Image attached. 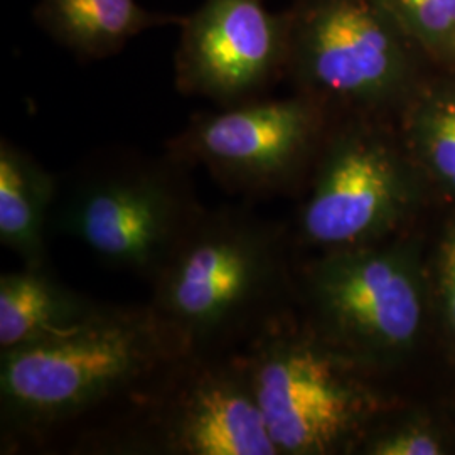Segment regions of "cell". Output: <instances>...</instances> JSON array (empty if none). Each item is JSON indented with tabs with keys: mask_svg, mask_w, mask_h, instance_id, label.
Instances as JSON below:
<instances>
[{
	"mask_svg": "<svg viewBox=\"0 0 455 455\" xmlns=\"http://www.w3.org/2000/svg\"><path fill=\"white\" fill-rule=\"evenodd\" d=\"M186 355L148 304H98L56 336L2 351V440L7 447L46 440L118 405Z\"/></svg>",
	"mask_w": 455,
	"mask_h": 455,
	"instance_id": "obj_1",
	"label": "cell"
},
{
	"mask_svg": "<svg viewBox=\"0 0 455 455\" xmlns=\"http://www.w3.org/2000/svg\"><path fill=\"white\" fill-rule=\"evenodd\" d=\"M282 233L248 208L206 210L152 285L148 306L191 355L242 349L278 310Z\"/></svg>",
	"mask_w": 455,
	"mask_h": 455,
	"instance_id": "obj_2",
	"label": "cell"
},
{
	"mask_svg": "<svg viewBox=\"0 0 455 455\" xmlns=\"http://www.w3.org/2000/svg\"><path fill=\"white\" fill-rule=\"evenodd\" d=\"M86 430L98 454L280 455L240 351L186 355Z\"/></svg>",
	"mask_w": 455,
	"mask_h": 455,
	"instance_id": "obj_3",
	"label": "cell"
},
{
	"mask_svg": "<svg viewBox=\"0 0 455 455\" xmlns=\"http://www.w3.org/2000/svg\"><path fill=\"white\" fill-rule=\"evenodd\" d=\"M280 455L334 454L363 428L371 395L358 364L278 310L238 349Z\"/></svg>",
	"mask_w": 455,
	"mask_h": 455,
	"instance_id": "obj_4",
	"label": "cell"
},
{
	"mask_svg": "<svg viewBox=\"0 0 455 455\" xmlns=\"http://www.w3.org/2000/svg\"><path fill=\"white\" fill-rule=\"evenodd\" d=\"M188 171L169 154L101 169L71 189L58 227L103 263L152 283L206 212Z\"/></svg>",
	"mask_w": 455,
	"mask_h": 455,
	"instance_id": "obj_5",
	"label": "cell"
},
{
	"mask_svg": "<svg viewBox=\"0 0 455 455\" xmlns=\"http://www.w3.org/2000/svg\"><path fill=\"white\" fill-rule=\"evenodd\" d=\"M287 75L299 95L331 108L376 114L411 78V41L376 0H295Z\"/></svg>",
	"mask_w": 455,
	"mask_h": 455,
	"instance_id": "obj_6",
	"label": "cell"
},
{
	"mask_svg": "<svg viewBox=\"0 0 455 455\" xmlns=\"http://www.w3.org/2000/svg\"><path fill=\"white\" fill-rule=\"evenodd\" d=\"M302 289L310 327L361 366L407 353L422 331V276L405 248L378 242L324 251Z\"/></svg>",
	"mask_w": 455,
	"mask_h": 455,
	"instance_id": "obj_7",
	"label": "cell"
},
{
	"mask_svg": "<svg viewBox=\"0 0 455 455\" xmlns=\"http://www.w3.org/2000/svg\"><path fill=\"white\" fill-rule=\"evenodd\" d=\"M327 110L295 95L259 98L197 114L172 137L165 154L203 167L231 195L265 197L289 189L324 147Z\"/></svg>",
	"mask_w": 455,
	"mask_h": 455,
	"instance_id": "obj_8",
	"label": "cell"
},
{
	"mask_svg": "<svg viewBox=\"0 0 455 455\" xmlns=\"http://www.w3.org/2000/svg\"><path fill=\"white\" fill-rule=\"evenodd\" d=\"M411 204V184L379 132L355 122L327 135L314 164L299 236L324 251L381 242Z\"/></svg>",
	"mask_w": 455,
	"mask_h": 455,
	"instance_id": "obj_9",
	"label": "cell"
},
{
	"mask_svg": "<svg viewBox=\"0 0 455 455\" xmlns=\"http://www.w3.org/2000/svg\"><path fill=\"white\" fill-rule=\"evenodd\" d=\"M176 88L218 107L259 100L285 78L289 17L265 0H204L180 26Z\"/></svg>",
	"mask_w": 455,
	"mask_h": 455,
	"instance_id": "obj_10",
	"label": "cell"
},
{
	"mask_svg": "<svg viewBox=\"0 0 455 455\" xmlns=\"http://www.w3.org/2000/svg\"><path fill=\"white\" fill-rule=\"evenodd\" d=\"M34 20L76 58L98 61L116 56L146 31L180 26L184 16L148 11L137 0H39Z\"/></svg>",
	"mask_w": 455,
	"mask_h": 455,
	"instance_id": "obj_11",
	"label": "cell"
},
{
	"mask_svg": "<svg viewBox=\"0 0 455 455\" xmlns=\"http://www.w3.org/2000/svg\"><path fill=\"white\" fill-rule=\"evenodd\" d=\"M97 306L49 275L46 267L7 272L0 276V351L56 336Z\"/></svg>",
	"mask_w": 455,
	"mask_h": 455,
	"instance_id": "obj_12",
	"label": "cell"
},
{
	"mask_svg": "<svg viewBox=\"0 0 455 455\" xmlns=\"http://www.w3.org/2000/svg\"><path fill=\"white\" fill-rule=\"evenodd\" d=\"M58 193L56 180L31 154L0 142V243L24 267H46V227Z\"/></svg>",
	"mask_w": 455,
	"mask_h": 455,
	"instance_id": "obj_13",
	"label": "cell"
},
{
	"mask_svg": "<svg viewBox=\"0 0 455 455\" xmlns=\"http://www.w3.org/2000/svg\"><path fill=\"white\" fill-rule=\"evenodd\" d=\"M408 137L425 167L455 191V88H439L417 103Z\"/></svg>",
	"mask_w": 455,
	"mask_h": 455,
	"instance_id": "obj_14",
	"label": "cell"
},
{
	"mask_svg": "<svg viewBox=\"0 0 455 455\" xmlns=\"http://www.w3.org/2000/svg\"><path fill=\"white\" fill-rule=\"evenodd\" d=\"M408 39L437 54H454L455 0H376Z\"/></svg>",
	"mask_w": 455,
	"mask_h": 455,
	"instance_id": "obj_15",
	"label": "cell"
},
{
	"mask_svg": "<svg viewBox=\"0 0 455 455\" xmlns=\"http://www.w3.org/2000/svg\"><path fill=\"white\" fill-rule=\"evenodd\" d=\"M364 452L371 455H439L445 445L439 435L427 427H400L364 443Z\"/></svg>",
	"mask_w": 455,
	"mask_h": 455,
	"instance_id": "obj_16",
	"label": "cell"
},
{
	"mask_svg": "<svg viewBox=\"0 0 455 455\" xmlns=\"http://www.w3.org/2000/svg\"><path fill=\"white\" fill-rule=\"evenodd\" d=\"M440 274H442V292H443V306L445 315L455 334V228L449 233L442 246V261H440Z\"/></svg>",
	"mask_w": 455,
	"mask_h": 455,
	"instance_id": "obj_17",
	"label": "cell"
},
{
	"mask_svg": "<svg viewBox=\"0 0 455 455\" xmlns=\"http://www.w3.org/2000/svg\"><path fill=\"white\" fill-rule=\"evenodd\" d=\"M454 54H455V49H454Z\"/></svg>",
	"mask_w": 455,
	"mask_h": 455,
	"instance_id": "obj_18",
	"label": "cell"
}]
</instances>
